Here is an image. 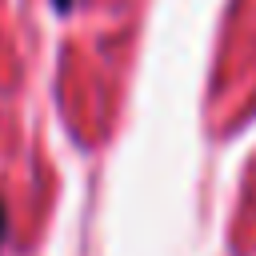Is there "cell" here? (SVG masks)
<instances>
[{"label":"cell","instance_id":"obj_1","mask_svg":"<svg viewBox=\"0 0 256 256\" xmlns=\"http://www.w3.org/2000/svg\"><path fill=\"white\" fill-rule=\"evenodd\" d=\"M4 232H8V212H4V200H0V244H4Z\"/></svg>","mask_w":256,"mask_h":256},{"label":"cell","instance_id":"obj_2","mask_svg":"<svg viewBox=\"0 0 256 256\" xmlns=\"http://www.w3.org/2000/svg\"><path fill=\"white\" fill-rule=\"evenodd\" d=\"M56 4V12H72V0H52Z\"/></svg>","mask_w":256,"mask_h":256}]
</instances>
